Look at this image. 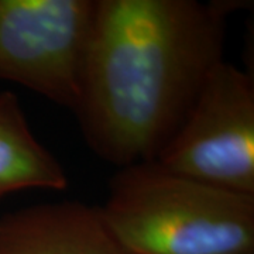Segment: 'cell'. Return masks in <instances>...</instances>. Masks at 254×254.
Returning a JSON list of instances; mask_svg holds the SVG:
<instances>
[{
    "mask_svg": "<svg viewBox=\"0 0 254 254\" xmlns=\"http://www.w3.org/2000/svg\"><path fill=\"white\" fill-rule=\"evenodd\" d=\"M240 1L96 0L73 113L88 147L119 168L155 161L223 61Z\"/></svg>",
    "mask_w": 254,
    "mask_h": 254,
    "instance_id": "obj_1",
    "label": "cell"
},
{
    "mask_svg": "<svg viewBox=\"0 0 254 254\" xmlns=\"http://www.w3.org/2000/svg\"><path fill=\"white\" fill-rule=\"evenodd\" d=\"M99 210L133 254H254V196L195 181L157 161L119 168Z\"/></svg>",
    "mask_w": 254,
    "mask_h": 254,
    "instance_id": "obj_2",
    "label": "cell"
},
{
    "mask_svg": "<svg viewBox=\"0 0 254 254\" xmlns=\"http://www.w3.org/2000/svg\"><path fill=\"white\" fill-rule=\"evenodd\" d=\"M155 161L195 181L254 196L253 75L220 61Z\"/></svg>",
    "mask_w": 254,
    "mask_h": 254,
    "instance_id": "obj_3",
    "label": "cell"
},
{
    "mask_svg": "<svg viewBox=\"0 0 254 254\" xmlns=\"http://www.w3.org/2000/svg\"><path fill=\"white\" fill-rule=\"evenodd\" d=\"M96 0H0V79L75 109Z\"/></svg>",
    "mask_w": 254,
    "mask_h": 254,
    "instance_id": "obj_4",
    "label": "cell"
},
{
    "mask_svg": "<svg viewBox=\"0 0 254 254\" xmlns=\"http://www.w3.org/2000/svg\"><path fill=\"white\" fill-rule=\"evenodd\" d=\"M0 254H133L99 208L65 200L21 208L0 218Z\"/></svg>",
    "mask_w": 254,
    "mask_h": 254,
    "instance_id": "obj_5",
    "label": "cell"
},
{
    "mask_svg": "<svg viewBox=\"0 0 254 254\" xmlns=\"http://www.w3.org/2000/svg\"><path fill=\"white\" fill-rule=\"evenodd\" d=\"M66 188V174L31 133L17 96L0 91V199L17 190Z\"/></svg>",
    "mask_w": 254,
    "mask_h": 254,
    "instance_id": "obj_6",
    "label": "cell"
}]
</instances>
